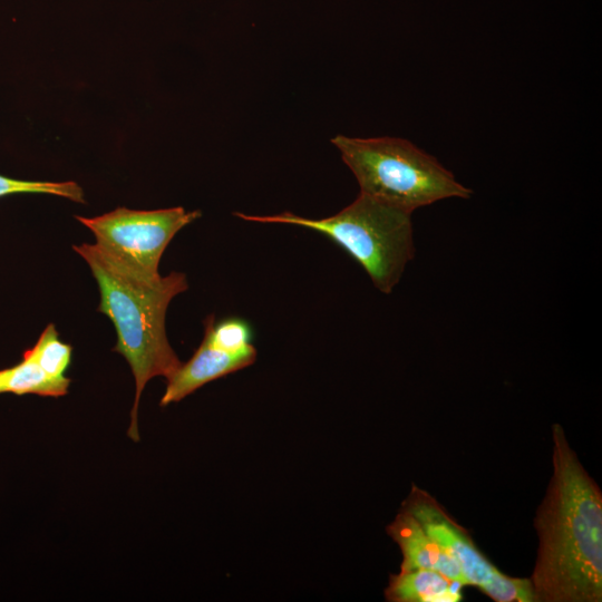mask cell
<instances>
[{
  "label": "cell",
  "mask_w": 602,
  "mask_h": 602,
  "mask_svg": "<svg viewBox=\"0 0 602 602\" xmlns=\"http://www.w3.org/2000/svg\"><path fill=\"white\" fill-rule=\"evenodd\" d=\"M552 476L538 505L531 575L537 602L602 601V492L552 425Z\"/></svg>",
  "instance_id": "6da1fadb"
},
{
  "label": "cell",
  "mask_w": 602,
  "mask_h": 602,
  "mask_svg": "<svg viewBox=\"0 0 602 602\" xmlns=\"http://www.w3.org/2000/svg\"><path fill=\"white\" fill-rule=\"evenodd\" d=\"M204 338L212 344L231 352H240L252 348L251 327L240 318H227L215 323L211 315L204 321Z\"/></svg>",
  "instance_id": "7c38bea8"
},
{
  "label": "cell",
  "mask_w": 602,
  "mask_h": 602,
  "mask_svg": "<svg viewBox=\"0 0 602 602\" xmlns=\"http://www.w3.org/2000/svg\"><path fill=\"white\" fill-rule=\"evenodd\" d=\"M234 215L245 221L303 226L330 237L363 268L383 293L394 290L415 254L411 213L363 193L339 213L324 219H307L290 212Z\"/></svg>",
  "instance_id": "277c9868"
},
{
  "label": "cell",
  "mask_w": 602,
  "mask_h": 602,
  "mask_svg": "<svg viewBox=\"0 0 602 602\" xmlns=\"http://www.w3.org/2000/svg\"><path fill=\"white\" fill-rule=\"evenodd\" d=\"M256 359L254 347L231 352L221 349L205 338L192 358L167 379V386L159 405L165 407L178 402L202 386L252 365Z\"/></svg>",
  "instance_id": "52a82bcc"
},
{
  "label": "cell",
  "mask_w": 602,
  "mask_h": 602,
  "mask_svg": "<svg viewBox=\"0 0 602 602\" xmlns=\"http://www.w3.org/2000/svg\"><path fill=\"white\" fill-rule=\"evenodd\" d=\"M88 264L100 293L98 311L113 322L117 342L113 351L128 362L136 391L130 411L128 437L139 440L138 405L145 385L154 377L168 379L182 365L171 347L165 318L168 304L187 290L184 273L172 272L146 280L124 268L96 244L75 245Z\"/></svg>",
  "instance_id": "7a4b0ae2"
},
{
  "label": "cell",
  "mask_w": 602,
  "mask_h": 602,
  "mask_svg": "<svg viewBox=\"0 0 602 602\" xmlns=\"http://www.w3.org/2000/svg\"><path fill=\"white\" fill-rule=\"evenodd\" d=\"M462 586L434 570L399 571L390 575L385 598L389 602H457L463 598Z\"/></svg>",
  "instance_id": "9c48e42d"
},
{
  "label": "cell",
  "mask_w": 602,
  "mask_h": 602,
  "mask_svg": "<svg viewBox=\"0 0 602 602\" xmlns=\"http://www.w3.org/2000/svg\"><path fill=\"white\" fill-rule=\"evenodd\" d=\"M331 143L353 173L360 193L406 212L445 198H468L473 193L434 156L406 139L337 135Z\"/></svg>",
  "instance_id": "3957f363"
},
{
  "label": "cell",
  "mask_w": 602,
  "mask_h": 602,
  "mask_svg": "<svg viewBox=\"0 0 602 602\" xmlns=\"http://www.w3.org/2000/svg\"><path fill=\"white\" fill-rule=\"evenodd\" d=\"M201 216L182 206L139 211L118 207L95 217L75 216L106 254L146 280L161 278V258L175 234Z\"/></svg>",
  "instance_id": "5b68a950"
},
{
  "label": "cell",
  "mask_w": 602,
  "mask_h": 602,
  "mask_svg": "<svg viewBox=\"0 0 602 602\" xmlns=\"http://www.w3.org/2000/svg\"><path fill=\"white\" fill-rule=\"evenodd\" d=\"M70 381L68 377L48 376L33 360L22 356L16 366L0 370V394L61 397L68 394Z\"/></svg>",
  "instance_id": "30bf717a"
},
{
  "label": "cell",
  "mask_w": 602,
  "mask_h": 602,
  "mask_svg": "<svg viewBox=\"0 0 602 602\" xmlns=\"http://www.w3.org/2000/svg\"><path fill=\"white\" fill-rule=\"evenodd\" d=\"M19 193L51 194L85 203L84 191L75 182L23 181L0 175V197Z\"/></svg>",
  "instance_id": "4fadbf2b"
},
{
  "label": "cell",
  "mask_w": 602,
  "mask_h": 602,
  "mask_svg": "<svg viewBox=\"0 0 602 602\" xmlns=\"http://www.w3.org/2000/svg\"><path fill=\"white\" fill-rule=\"evenodd\" d=\"M401 509L410 513L456 561L467 585L478 588L495 602H537L531 579L514 577L496 569L470 534L427 491L412 485Z\"/></svg>",
  "instance_id": "8992f818"
},
{
  "label": "cell",
  "mask_w": 602,
  "mask_h": 602,
  "mask_svg": "<svg viewBox=\"0 0 602 602\" xmlns=\"http://www.w3.org/2000/svg\"><path fill=\"white\" fill-rule=\"evenodd\" d=\"M387 533L402 554L400 572L428 569L467 585L456 561L424 531L410 513L400 508L387 526Z\"/></svg>",
  "instance_id": "ba28073f"
},
{
  "label": "cell",
  "mask_w": 602,
  "mask_h": 602,
  "mask_svg": "<svg viewBox=\"0 0 602 602\" xmlns=\"http://www.w3.org/2000/svg\"><path fill=\"white\" fill-rule=\"evenodd\" d=\"M71 352V346L60 340L56 327L50 323L22 356L33 360L48 376L62 378L70 365Z\"/></svg>",
  "instance_id": "8fae6325"
}]
</instances>
